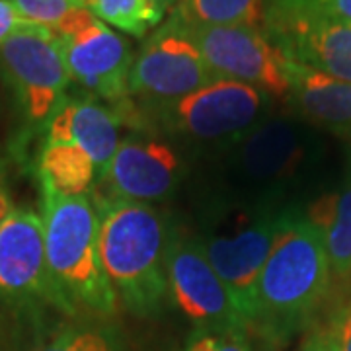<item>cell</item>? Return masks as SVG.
<instances>
[{
  "label": "cell",
  "mask_w": 351,
  "mask_h": 351,
  "mask_svg": "<svg viewBox=\"0 0 351 351\" xmlns=\"http://www.w3.org/2000/svg\"><path fill=\"white\" fill-rule=\"evenodd\" d=\"M29 351H129L121 328L104 316H71Z\"/></svg>",
  "instance_id": "d6986e66"
},
{
  "label": "cell",
  "mask_w": 351,
  "mask_h": 351,
  "mask_svg": "<svg viewBox=\"0 0 351 351\" xmlns=\"http://www.w3.org/2000/svg\"><path fill=\"white\" fill-rule=\"evenodd\" d=\"M63 51L71 82L108 106L131 100L129 76L135 55L131 43L86 8L69 14L53 29Z\"/></svg>",
  "instance_id": "ba28073f"
},
{
  "label": "cell",
  "mask_w": 351,
  "mask_h": 351,
  "mask_svg": "<svg viewBox=\"0 0 351 351\" xmlns=\"http://www.w3.org/2000/svg\"><path fill=\"white\" fill-rule=\"evenodd\" d=\"M332 283L322 232L297 209L279 232L258 279L248 334L256 332L271 346L285 343L308 326Z\"/></svg>",
  "instance_id": "6da1fadb"
},
{
  "label": "cell",
  "mask_w": 351,
  "mask_h": 351,
  "mask_svg": "<svg viewBox=\"0 0 351 351\" xmlns=\"http://www.w3.org/2000/svg\"><path fill=\"white\" fill-rule=\"evenodd\" d=\"M322 332L334 351H351V299L334 311Z\"/></svg>",
  "instance_id": "d4e9b609"
},
{
  "label": "cell",
  "mask_w": 351,
  "mask_h": 351,
  "mask_svg": "<svg viewBox=\"0 0 351 351\" xmlns=\"http://www.w3.org/2000/svg\"><path fill=\"white\" fill-rule=\"evenodd\" d=\"M0 80L12 98L22 147L34 137L41 138L73 86L59 41L39 24L0 43Z\"/></svg>",
  "instance_id": "52a82bcc"
},
{
  "label": "cell",
  "mask_w": 351,
  "mask_h": 351,
  "mask_svg": "<svg viewBox=\"0 0 351 351\" xmlns=\"http://www.w3.org/2000/svg\"><path fill=\"white\" fill-rule=\"evenodd\" d=\"M265 8L314 12L351 22V0H265Z\"/></svg>",
  "instance_id": "cb8c5ba5"
},
{
  "label": "cell",
  "mask_w": 351,
  "mask_h": 351,
  "mask_svg": "<svg viewBox=\"0 0 351 351\" xmlns=\"http://www.w3.org/2000/svg\"><path fill=\"white\" fill-rule=\"evenodd\" d=\"M285 100L306 123L351 137V82L291 61Z\"/></svg>",
  "instance_id": "2e32d148"
},
{
  "label": "cell",
  "mask_w": 351,
  "mask_h": 351,
  "mask_svg": "<svg viewBox=\"0 0 351 351\" xmlns=\"http://www.w3.org/2000/svg\"><path fill=\"white\" fill-rule=\"evenodd\" d=\"M14 209L12 199H10V193L6 189V184H4V176H0V225L2 221L10 215V211Z\"/></svg>",
  "instance_id": "83f0119b"
},
{
  "label": "cell",
  "mask_w": 351,
  "mask_h": 351,
  "mask_svg": "<svg viewBox=\"0 0 351 351\" xmlns=\"http://www.w3.org/2000/svg\"><path fill=\"white\" fill-rule=\"evenodd\" d=\"M0 351H16L12 336H10L8 328L4 326V322H2V320H0Z\"/></svg>",
  "instance_id": "f1b7e54d"
},
{
  "label": "cell",
  "mask_w": 351,
  "mask_h": 351,
  "mask_svg": "<svg viewBox=\"0 0 351 351\" xmlns=\"http://www.w3.org/2000/svg\"><path fill=\"white\" fill-rule=\"evenodd\" d=\"M41 189V221L51 281L71 316L112 318L119 301L104 274L98 250V211L90 195H61Z\"/></svg>",
  "instance_id": "3957f363"
},
{
  "label": "cell",
  "mask_w": 351,
  "mask_h": 351,
  "mask_svg": "<svg viewBox=\"0 0 351 351\" xmlns=\"http://www.w3.org/2000/svg\"><path fill=\"white\" fill-rule=\"evenodd\" d=\"M186 24L217 78L254 86L271 98L285 100L291 59L265 27Z\"/></svg>",
  "instance_id": "30bf717a"
},
{
  "label": "cell",
  "mask_w": 351,
  "mask_h": 351,
  "mask_svg": "<svg viewBox=\"0 0 351 351\" xmlns=\"http://www.w3.org/2000/svg\"><path fill=\"white\" fill-rule=\"evenodd\" d=\"M308 160L302 131L285 117H265L230 145L215 151L209 205L246 209L295 207L285 203Z\"/></svg>",
  "instance_id": "277c9868"
},
{
  "label": "cell",
  "mask_w": 351,
  "mask_h": 351,
  "mask_svg": "<svg viewBox=\"0 0 351 351\" xmlns=\"http://www.w3.org/2000/svg\"><path fill=\"white\" fill-rule=\"evenodd\" d=\"M25 20L53 29L69 14L78 8H86V0H6Z\"/></svg>",
  "instance_id": "7402d4cb"
},
{
  "label": "cell",
  "mask_w": 351,
  "mask_h": 351,
  "mask_svg": "<svg viewBox=\"0 0 351 351\" xmlns=\"http://www.w3.org/2000/svg\"><path fill=\"white\" fill-rule=\"evenodd\" d=\"M36 172L39 186H47L61 195H90L98 184L94 160L73 143L41 141Z\"/></svg>",
  "instance_id": "e0dca14e"
},
{
  "label": "cell",
  "mask_w": 351,
  "mask_h": 351,
  "mask_svg": "<svg viewBox=\"0 0 351 351\" xmlns=\"http://www.w3.org/2000/svg\"><path fill=\"white\" fill-rule=\"evenodd\" d=\"M0 176H6V168H4V162L0 160Z\"/></svg>",
  "instance_id": "4dcf8cb0"
},
{
  "label": "cell",
  "mask_w": 351,
  "mask_h": 351,
  "mask_svg": "<svg viewBox=\"0 0 351 351\" xmlns=\"http://www.w3.org/2000/svg\"><path fill=\"white\" fill-rule=\"evenodd\" d=\"M306 217L322 232L332 279L351 281V176L339 191L314 201Z\"/></svg>",
  "instance_id": "ac0fdd59"
},
{
  "label": "cell",
  "mask_w": 351,
  "mask_h": 351,
  "mask_svg": "<svg viewBox=\"0 0 351 351\" xmlns=\"http://www.w3.org/2000/svg\"><path fill=\"white\" fill-rule=\"evenodd\" d=\"M121 113L113 106L84 92H69L53 113L41 141L73 143L86 152L98 168V182L119 147Z\"/></svg>",
  "instance_id": "9a60e30c"
},
{
  "label": "cell",
  "mask_w": 351,
  "mask_h": 351,
  "mask_svg": "<svg viewBox=\"0 0 351 351\" xmlns=\"http://www.w3.org/2000/svg\"><path fill=\"white\" fill-rule=\"evenodd\" d=\"M184 176L186 164L180 152L156 137V131H129L92 195L147 205L164 203L174 197Z\"/></svg>",
  "instance_id": "7c38bea8"
},
{
  "label": "cell",
  "mask_w": 351,
  "mask_h": 351,
  "mask_svg": "<svg viewBox=\"0 0 351 351\" xmlns=\"http://www.w3.org/2000/svg\"><path fill=\"white\" fill-rule=\"evenodd\" d=\"M0 301L38 318L53 308L63 314L45 256L41 215L14 207L0 225Z\"/></svg>",
  "instance_id": "8fae6325"
},
{
  "label": "cell",
  "mask_w": 351,
  "mask_h": 351,
  "mask_svg": "<svg viewBox=\"0 0 351 351\" xmlns=\"http://www.w3.org/2000/svg\"><path fill=\"white\" fill-rule=\"evenodd\" d=\"M151 2H154L156 6H160L162 10H166V12H168V10H172V8H174L178 0H151Z\"/></svg>",
  "instance_id": "f546056e"
},
{
  "label": "cell",
  "mask_w": 351,
  "mask_h": 351,
  "mask_svg": "<svg viewBox=\"0 0 351 351\" xmlns=\"http://www.w3.org/2000/svg\"><path fill=\"white\" fill-rule=\"evenodd\" d=\"M215 80L219 78L189 36L186 20L172 10L135 55L129 92L137 106H154L180 100Z\"/></svg>",
  "instance_id": "9c48e42d"
},
{
  "label": "cell",
  "mask_w": 351,
  "mask_h": 351,
  "mask_svg": "<svg viewBox=\"0 0 351 351\" xmlns=\"http://www.w3.org/2000/svg\"><path fill=\"white\" fill-rule=\"evenodd\" d=\"M295 211L297 207L246 209L207 205V219L195 237L217 276L232 295L246 328H250L263 265Z\"/></svg>",
  "instance_id": "5b68a950"
},
{
  "label": "cell",
  "mask_w": 351,
  "mask_h": 351,
  "mask_svg": "<svg viewBox=\"0 0 351 351\" xmlns=\"http://www.w3.org/2000/svg\"><path fill=\"white\" fill-rule=\"evenodd\" d=\"M86 10L131 38H149L164 22L166 10L151 0H86Z\"/></svg>",
  "instance_id": "44dd1931"
},
{
  "label": "cell",
  "mask_w": 351,
  "mask_h": 351,
  "mask_svg": "<svg viewBox=\"0 0 351 351\" xmlns=\"http://www.w3.org/2000/svg\"><path fill=\"white\" fill-rule=\"evenodd\" d=\"M299 351H334V348L330 346L326 334L322 330H316V332H313L308 338L302 341Z\"/></svg>",
  "instance_id": "4316f807"
},
{
  "label": "cell",
  "mask_w": 351,
  "mask_h": 351,
  "mask_svg": "<svg viewBox=\"0 0 351 351\" xmlns=\"http://www.w3.org/2000/svg\"><path fill=\"white\" fill-rule=\"evenodd\" d=\"M32 25L36 24L25 20L24 16L18 12L10 2L0 0V43L6 41L14 34L25 29V27H32Z\"/></svg>",
  "instance_id": "484cf974"
},
{
  "label": "cell",
  "mask_w": 351,
  "mask_h": 351,
  "mask_svg": "<svg viewBox=\"0 0 351 351\" xmlns=\"http://www.w3.org/2000/svg\"><path fill=\"white\" fill-rule=\"evenodd\" d=\"M265 29L291 61L351 82V22L314 12L265 8Z\"/></svg>",
  "instance_id": "5bb4252c"
},
{
  "label": "cell",
  "mask_w": 351,
  "mask_h": 351,
  "mask_svg": "<svg viewBox=\"0 0 351 351\" xmlns=\"http://www.w3.org/2000/svg\"><path fill=\"white\" fill-rule=\"evenodd\" d=\"M271 96L232 80H215L180 100L137 106L152 131L219 151L269 117Z\"/></svg>",
  "instance_id": "8992f818"
},
{
  "label": "cell",
  "mask_w": 351,
  "mask_h": 351,
  "mask_svg": "<svg viewBox=\"0 0 351 351\" xmlns=\"http://www.w3.org/2000/svg\"><path fill=\"white\" fill-rule=\"evenodd\" d=\"M168 299L201 330H246L232 295L209 263L195 234L172 230L166 262Z\"/></svg>",
  "instance_id": "4fadbf2b"
},
{
  "label": "cell",
  "mask_w": 351,
  "mask_h": 351,
  "mask_svg": "<svg viewBox=\"0 0 351 351\" xmlns=\"http://www.w3.org/2000/svg\"><path fill=\"white\" fill-rule=\"evenodd\" d=\"M172 10L189 24L265 27V0H178Z\"/></svg>",
  "instance_id": "ffe728a7"
},
{
  "label": "cell",
  "mask_w": 351,
  "mask_h": 351,
  "mask_svg": "<svg viewBox=\"0 0 351 351\" xmlns=\"http://www.w3.org/2000/svg\"><path fill=\"white\" fill-rule=\"evenodd\" d=\"M90 197L98 211L101 267L117 301L138 318L156 316L168 301L166 262L174 228L154 205Z\"/></svg>",
  "instance_id": "7a4b0ae2"
},
{
  "label": "cell",
  "mask_w": 351,
  "mask_h": 351,
  "mask_svg": "<svg viewBox=\"0 0 351 351\" xmlns=\"http://www.w3.org/2000/svg\"><path fill=\"white\" fill-rule=\"evenodd\" d=\"M182 351H252L246 330H201L195 328Z\"/></svg>",
  "instance_id": "603a6c76"
}]
</instances>
